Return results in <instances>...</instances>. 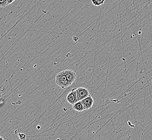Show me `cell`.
<instances>
[{
    "mask_svg": "<svg viewBox=\"0 0 152 140\" xmlns=\"http://www.w3.org/2000/svg\"><path fill=\"white\" fill-rule=\"evenodd\" d=\"M55 83L58 86L63 89L67 88L70 86L63 71L59 72V73L56 75L55 77Z\"/></svg>",
    "mask_w": 152,
    "mask_h": 140,
    "instance_id": "6da1fadb",
    "label": "cell"
},
{
    "mask_svg": "<svg viewBox=\"0 0 152 140\" xmlns=\"http://www.w3.org/2000/svg\"><path fill=\"white\" fill-rule=\"evenodd\" d=\"M92 2L95 6H100L105 2L104 0H92Z\"/></svg>",
    "mask_w": 152,
    "mask_h": 140,
    "instance_id": "52a82bcc",
    "label": "cell"
},
{
    "mask_svg": "<svg viewBox=\"0 0 152 140\" xmlns=\"http://www.w3.org/2000/svg\"><path fill=\"white\" fill-rule=\"evenodd\" d=\"M1 95H2V92H1V90H0V98L1 97Z\"/></svg>",
    "mask_w": 152,
    "mask_h": 140,
    "instance_id": "30bf717a",
    "label": "cell"
},
{
    "mask_svg": "<svg viewBox=\"0 0 152 140\" xmlns=\"http://www.w3.org/2000/svg\"><path fill=\"white\" fill-rule=\"evenodd\" d=\"M76 93L79 101H81L90 95L89 90L84 87H79L76 88Z\"/></svg>",
    "mask_w": 152,
    "mask_h": 140,
    "instance_id": "3957f363",
    "label": "cell"
},
{
    "mask_svg": "<svg viewBox=\"0 0 152 140\" xmlns=\"http://www.w3.org/2000/svg\"><path fill=\"white\" fill-rule=\"evenodd\" d=\"M80 101L83 105L85 110L90 109L94 104L93 98L90 95L81 100Z\"/></svg>",
    "mask_w": 152,
    "mask_h": 140,
    "instance_id": "5b68a950",
    "label": "cell"
},
{
    "mask_svg": "<svg viewBox=\"0 0 152 140\" xmlns=\"http://www.w3.org/2000/svg\"><path fill=\"white\" fill-rule=\"evenodd\" d=\"M63 71L64 72L65 77L67 78V80L68 81L69 84L71 86V84L74 83V82L76 79V73L71 70H65Z\"/></svg>",
    "mask_w": 152,
    "mask_h": 140,
    "instance_id": "277c9868",
    "label": "cell"
},
{
    "mask_svg": "<svg viewBox=\"0 0 152 140\" xmlns=\"http://www.w3.org/2000/svg\"><path fill=\"white\" fill-rule=\"evenodd\" d=\"M0 137H1V136H0Z\"/></svg>",
    "mask_w": 152,
    "mask_h": 140,
    "instance_id": "7c38bea8",
    "label": "cell"
},
{
    "mask_svg": "<svg viewBox=\"0 0 152 140\" xmlns=\"http://www.w3.org/2000/svg\"><path fill=\"white\" fill-rule=\"evenodd\" d=\"M7 6H8V0H0V7L5 8Z\"/></svg>",
    "mask_w": 152,
    "mask_h": 140,
    "instance_id": "ba28073f",
    "label": "cell"
},
{
    "mask_svg": "<svg viewBox=\"0 0 152 140\" xmlns=\"http://www.w3.org/2000/svg\"><path fill=\"white\" fill-rule=\"evenodd\" d=\"M73 109L78 112H81L85 110L81 101H79L73 105Z\"/></svg>",
    "mask_w": 152,
    "mask_h": 140,
    "instance_id": "8992f818",
    "label": "cell"
},
{
    "mask_svg": "<svg viewBox=\"0 0 152 140\" xmlns=\"http://www.w3.org/2000/svg\"><path fill=\"white\" fill-rule=\"evenodd\" d=\"M66 100L68 101V103L72 105L79 101L76 93V88L73 89L71 92L68 94V95L66 97Z\"/></svg>",
    "mask_w": 152,
    "mask_h": 140,
    "instance_id": "7a4b0ae2",
    "label": "cell"
},
{
    "mask_svg": "<svg viewBox=\"0 0 152 140\" xmlns=\"http://www.w3.org/2000/svg\"><path fill=\"white\" fill-rule=\"evenodd\" d=\"M18 136L20 138V139L21 140H25L26 138V135L23 133H19L18 134Z\"/></svg>",
    "mask_w": 152,
    "mask_h": 140,
    "instance_id": "9c48e42d",
    "label": "cell"
},
{
    "mask_svg": "<svg viewBox=\"0 0 152 140\" xmlns=\"http://www.w3.org/2000/svg\"><path fill=\"white\" fill-rule=\"evenodd\" d=\"M0 140H4V139H3V137H0Z\"/></svg>",
    "mask_w": 152,
    "mask_h": 140,
    "instance_id": "8fae6325",
    "label": "cell"
}]
</instances>
